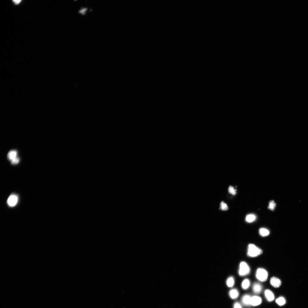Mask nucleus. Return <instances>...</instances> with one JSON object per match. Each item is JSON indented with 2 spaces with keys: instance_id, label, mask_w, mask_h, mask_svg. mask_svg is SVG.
Instances as JSON below:
<instances>
[{
  "instance_id": "obj_16",
  "label": "nucleus",
  "mask_w": 308,
  "mask_h": 308,
  "mask_svg": "<svg viewBox=\"0 0 308 308\" xmlns=\"http://www.w3.org/2000/svg\"><path fill=\"white\" fill-rule=\"evenodd\" d=\"M226 283L228 287H232L235 284L234 278L232 277H229L227 280Z\"/></svg>"
},
{
  "instance_id": "obj_9",
  "label": "nucleus",
  "mask_w": 308,
  "mask_h": 308,
  "mask_svg": "<svg viewBox=\"0 0 308 308\" xmlns=\"http://www.w3.org/2000/svg\"><path fill=\"white\" fill-rule=\"evenodd\" d=\"M264 295L266 298L269 302L272 301L275 299V295L272 292L269 290L267 289L264 291Z\"/></svg>"
},
{
  "instance_id": "obj_17",
  "label": "nucleus",
  "mask_w": 308,
  "mask_h": 308,
  "mask_svg": "<svg viewBox=\"0 0 308 308\" xmlns=\"http://www.w3.org/2000/svg\"><path fill=\"white\" fill-rule=\"evenodd\" d=\"M269 205L268 207V209L271 210H274L276 206V204L275 202V201L273 200L269 202Z\"/></svg>"
},
{
  "instance_id": "obj_14",
  "label": "nucleus",
  "mask_w": 308,
  "mask_h": 308,
  "mask_svg": "<svg viewBox=\"0 0 308 308\" xmlns=\"http://www.w3.org/2000/svg\"><path fill=\"white\" fill-rule=\"evenodd\" d=\"M256 218L255 215L252 214H249L246 217V221L249 223L253 222L255 221Z\"/></svg>"
},
{
  "instance_id": "obj_13",
  "label": "nucleus",
  "mask_w": 308,
  "mask_h": 308,
  "mask_svg": "<svg viewBox=\"0 0 308 308\" xmlns=\"http://www.w3.org/2000/svg\"><path fill=\"white\" fill-rule=\"evenodd\" d=\"M259 234L262 237H265L269 235L270 232L269 230L265 228H260L259 230Z\"/></svg>"
},
{
  "instance_id": "obj_10",
  "label": "nucleus",
  "mask_w": 308,
  "mask_h": 308,
  "mask_svg": "<svg viewBox=\"0 0 308 308\" xmlns=\"http://www.w3.org/2000/svg\"><path fill=\"white\" fill-rule=\"evenodd\" d=\"M230 298L233 299H235L239 296V292L236 289H233L230 290L229 293Z\"/></svg>"
},
{
  "instance_id": "obj_22",
  "label": "nucleus",
  "mask_w": 308,
  "mask_h": 308,
  "mask_svg": "<svg viewBox=\"0 0 308 308\" xmlns=\"http://www.w3.org/2000/svg\"><path fill=\"white\" fill-rule=\"evenodd\" d=\"M21 1H13V2H14V3H15V4H19L20 3V2Z\"/></svg>"
},
{
  "instance_id": "obj_18",
  "label": "nucleus",
  "mask_w": 308,
  "mask_h": 308,
  "mask_svg": "<svg viewBox=\"0 0 308 308\" xmlns=\"http://www.w3.org/2000/svg\"><path fill=\"white\" fill-rule=\"evenodd\" d=\"M220 209L223 211H226L228 209V207L227 204L224 203V201H222L220 203Z\"/></svg>"
},
{
  "instance_id": "obj_7",
  "label": "nucleus",
  "mask_w": 308,
  "mask_h": 308,
  "mask_svg": "<svg viewBox=\"0 0 308 308\" xmlns=\"http://www.w3.org/2000/svg\"><path fill=\"white\" fill-rule=\"evenodd\" d=\"M251 297L249 294H246L244 295L241 299L243 304L246 306H251Z\"/></svg>"
},
{
  "instance_id": "obj_11",
  "label": "nucleus",
  "mask_w": 308,
  "mask_h": 308,
  "mask_svg": "<svg viewBox=\"0 0 308 308\" xmlns=\"http://www.w3.org/2000/svg\"><path fill=\"white\" fill-rule=\"evenodd\" d=\"M250 281L248 279H245L243 281L241 284L242 287L244 290H246L250 285Z\"/></svg>"
},
{
  "instance_id": "obj_4",
  "label": "nucleus",
  "mask_w": 308,
  "mask_h": 308,
  "mask_svg": "<svg viewBox=\"0 0 308 308\" xmlns=\"http://www.w3.org/2000/svg\"><path fill=\"white\" fill-rule=\"evenodd\" d=\"M18 200V196L16 195L13 194L11 195L8 199L7 203L10 207H14L16 205Z\"/></svg>"
},
{
  "instance_id": "obj_12",
  "label": "nucleus",
  "mask_w": 308,
  "mask_h": 308,
  "mask_svg": "<svg viewBox=\"0 0 308 308\" xmlns=\"http://www.w3.org/2000/svg\"><path fill=\"white\" fill-rule=\"evenodd\" d=\"M17 152L15 150H12L10 151L7 154V157L8 160L12 161L17 156Z\"/></svg>"
},
{
  "instance_id": "obj_15",
  "label": "nucleus",
  "mask_w": 308,
  "mask_h": 308,
  "mask_svg": "<svg viewBox=\"0 0 308 308\" xmlns=\"http://www.w3.org/2000/svg\"><path fill=\"white\" fill-rule=\"evenodd\" d=\"M276 303L280 306H283L286 304V301L285 298L283 297H279L276 300Z\"/></svg>"
},
{
  "instance_id": "obj_6",
  "label": "nucleus",
  "mask_w": 308,
  "mask_h": 308,
  "mask_svg": "<svg viewBox=\"0 0 308 308\" xmlns=\"http://www.w3.org/2000/svg\"><path fill=\"white\" fill-rule=\"evenodd\" d=\"M270 283L271 285L275 288L279 287L282 284L280 280L275 277H273L270 278Z\"/></svg>"
},
{
  "instance_id": "obj_20",
  "label": "nucleus",
  "mask_w": 308,
  "mask_h": 308,
  "mask_svg": "<svg viewBox=\"0 0 308 308\" xmlns=\"http://www.w3.org/2000/svg\"><path fill=\"white\" fill-rule=\"evenodd\" d=\"M19 158L17 157L11 161V164H17L19 162Z\"/></svg>"
},
{
  "instance_id": "obj_3",
  "label": "nucleus",
  "mask_w": 308,
  "mask_h": 308,
  "mask_svg": "<svg viewBox=\"0 0 308 308\" xmlns=\"http://www.w3.org/2000/svg\"><path fill=\"white\" fill-rule=\"evenodd\" d=\"M250 268L246 262L242 261L240 263L238 272L239 276L243 277L247 275L250 273Z\"/></svg>"
},
{
  "instance_id": "obj_8",
  "label": "nucleus",
  "mask_w": 308,
  "mask_h": 308,
  "mask_svg": "<svg viewBox=\"0 0 308 308\" xmlns=\"http://www.w3.org/2000/svg\"><path fill=\"white\" fill-rule=\"evenodd\" d=\"M253 290L254 293L256 294H259L261 293L262 290V286L261 284L258 283H255L253 284Z\"/></svg>"
},
{
  "instance_id": "obj_2",
  "label": "nucleus",
  "mask_w": 308,
  "mask_h": 308,
  "mask_svg": "<svg viewBox=\"0 0 308 308\" xmlns=\"http://www.w3.org/2000/svg\"><path fill=\"white\" fill-rule=\"evenodd\" d=\"M257 279L261 282H264L268 279V273L267 271L263 268H259L256 270V274Z\"/></svg>"
},
{
  "instance_id": "obj_5",
  "label": "nucleus",
  "mask_w": 308,
  "mask_h": 308,
  "mask_svg": "<svg viewBox=\"0 0 308 308\" xmlns=\"http://www.w3.org/2000/svg\"><path fill=\"white\" fill-rule=\"evenodd\" d=\"M262 299L261 297L257 296L252 297L251 305L256 306H259L262 303Z\"/></svg>"
},
{
  "instance_id": "obj_1",
  "label": "nucleus",
  "mask_w": 308,
  "mask_h": 308,
  "mask_svg": "<svg viewBox=\"0 0 308 308\" xmlns=\"http://www.w3.org/2000/svg\"><path fill=\"white\" fill-rule=\"evenodd\" d=\"M262 253V250L254 244H251L249 245L247 255L249 257H256L261 255Z\"/></svg>"
},
{
  "instance_id": "obj_21",
  "label": "nucleus",
  "mask_w": 308,
  "mask_h": 308,
  "mask_svg": "<svg viewBox=\"0 0 308 308\" xmlns=\"http://www.w3.org/2000/svg\"><path fill=\"white\" fill-rule=\"evenodd\" d=\"M233 308H242L241 304L238 302L235 303L233 305Z\"/></svg>"
},
{
  "instance_id": "obj_19",
  "label": "nucleus",
  "mask_w": 308,
  "mask_h": 308,
  "mask_svg": "<svg viewBox=\"0 0 308 308\" xmlns=\"http://www.w3.org/2000/svg\"><path fill=\"white\" fill-rule=\"evenodd\" d=\"M228 192L233 195H235L237 193V190L235 189L233 187L230 186L228 188Z\"/></svg>"
}]
</instances>
